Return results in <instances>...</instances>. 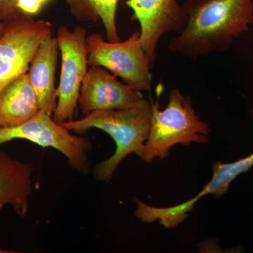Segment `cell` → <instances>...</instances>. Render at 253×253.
<instances>
[{
    "label": "cell",
    "mask_w": 253,
    "mask_h": 253,
    "mask_svg": "<svg viewBox=\"0 0 253 253\" xmlns=\"http://www.w3.org/2000/svg\"><path fill=\"white\" fill-rule=\"evenodd\" d=\"M4 23V33L0 38V91L28 72L42 42L52 33L51 23L33 16H21Z\"/></svg>",
    "instance_id": "52a82bcc"
},
{
    "label": "cell",
    "mask_w": 253,
    "mask_h": 253,
    "mask_svg": "<svg viewBox=\"0 0 253 253\" xmlns=\"http://www.w3.org/2000/svg\"><path fill=\"white\" fill-rule=\"evenodd\" d=\"M151 103L144 98L127 109L94 111L81 119L61 125L78 134L96 128L111 136L116 143V151L93 169L95 179L106 181L113 177L120 163L126 156L135 153L140 157L143 154L151 130Z\"/></svg>",
    "instance_id": "7a4b0ae2"
},
{
    "label": "cell",
    "mask_w": 253,
    "mask_h": 253,
    "mask_svg": "<svg viewBox=\"0 0 253 253\" xmlns=\"http://www.w3.org/2000/svg\"><path fill=\"white\" fill-rule=\"evenodd\" d=\"M126 4L132 10L133 19L140 24L141 44L153 67L161 37L184 29L187 20L185 10L176 0H126Z\"/></svg>",
    "instance_id": "9c48e42d"
},
{
    "label": "cell",
    "mask_w": 253,
    "mask_h": 253,
    "mask_svg": "<svg viewBox=\"0 0 253 253\" xmlns=\"http://www.w3.org/2000/svg\"><path fill=\"white\" fill-rule=\"evenodd\" d=\"M56 38L62 63L53 118L61 124L74 120L82 84L89 68L87 36L84 28L70 31L61 26Z\"/></svg>",
    "instance_id": "8992f818"
},
{
    "label": "cell",
    "mask_w": 253,
    "mask_h": 253,
    "mask_svg": "<svg viewBox=\"0 0 253 253\" xmlns=\"http://www.w3.org/2000/svg\"><path fill=\"white\" fill-rule=\"evenodd\" d=\"M121 1L124 0H65L78 21L93 23L101 21L107 41L110 42L121 41L116 26V12Z\"/></svg>",
    "instance_id": "5bb4252c"
},
{
    "label": "cell",
    "mask_w": 253,
    "mask_h": 253,
    "mask_svg": "<svg viewBox=\"0 0 253 253\" xmlns=\"http://www.w3.org/2000/svg\"><path fill=\"white\" fill-rule=\"evenodd\" d=\"M14 139H26L42 147L57 150L67 158L75 170L83 174L90 172L91 141L74 135L43 111H40L35 117L20 126L0 127V145Z\"/></svg>",
    "instance_id": "5b68a950"
},
{
    "label": "cell",
    "mask_w": 253,
    "mask_h": 253,
    "mask_svg": "<svg viewBox=\"0 0 253 253\" xmlns=\"http://www.w3.org/2000/svg\"><path fill=\"white\" fill-rule=\"evenodd\" d=\"M59 45L52 33L42 42L30 65L28 76L38 96L40 111L52 116L57 94L55 86V75L59 56Z\"/></svg>",
    "instance_id": "8fae6325"
},
{
    "label": "cell",
    "mask_w": 253,
    "mask_h": 253,
    "mask_svg": "<svg viewBox=\"0 0 253 253\" xmlns=\"http://www.w3.org/2000/svg\"><path fill=\"white\" fill-rule=\"evenodd\" d=\"M39 112L38 96L28 73L15 78L0 91V127L20 126Z\"/></svg>",
    "instance_id": "4fadbf2b"
},
{
    "label": "cell",
    "mask_w": 253,
    "mask_h": 253,
    "mask_svg": "<svg viewBox=\"0 0 253 253\" xmlns=\"http://www.w3.org/2000/svg\"><path fill=\"white\" fill-rule=\"evenodd\" d=\"M253 167V154L230 163L215 162L213 164L212 179L195 197L182 204L168 208H156L136 199L138 204L135 216L142 222L159 221L166 228H174L186 220L195 204L206 195L220 198L229 190L232 181L243 173L249 172Z\"/></svg>",
    "instance_id": "ba28073f"
},
{
    "label": "cell",
    "mask_w": 253,
    "mask_h": 253,
    "mask_svg": "<svg viewBox=\"0 0 253 253\" xmlns=\"http://www.w3.org/2000/svg\"><path fill=\"white\" fill-rule=\"evenodd\" d=\"M5 31V23L0 21V38L4 35Z\"/></svg>",
    "instance_id": "2e32d148"
},
{
    "label": "cell",
    "mask_w": 253,
    "mask_h": 253,
    "mask_svg": "<svg viewBox=\"0 0 253 253\" xmlns=\"http://www.w3.org/2000/svg\"><path fill=\"white\" fill-rule=\"evenodd\" d=\"M151 130L140 156L145 162H152L156 158L164 159L176 144L209 142V125L196 114L189 96H184L178 89H173L164 109H160L158 101L154 103L151 100Z\"/></svg>",
    "instance_id": "3957f363"
},
{
    "label": "cell",
    "mask_w": 253,
    "mask_h": 253,
    "mask_svg": "<svg viewBox=\"0 0 253 253\" xmlns=\"http://www.w3.org/2000/svg\"><path fill=\"white\" fill-rule=\"evenodd\" d=\"M51 0H0V21L7 22L21 16H34Z\"/></svg>",
    "instance_id": "9a60e30c"
},
{
    "label": "cell",
    "mask_w": 253,
    "mask_h": 253,
    "mask_svg": "<svg viewBox=\"0 0 253 253\" xmlns=\"http://www.w3.org/2000/svg\"><path fill=\"white\" fill-rule=\"evenodd\" d=\"M144 98L141 91L118 81L107 70L90 66L83 80L78 103L86 116L96 111L127 109Z\"/></svg>",
    "instance_id": "30bf717a"
},
{
    "label": "cell",
    "mask_w": 253,
    "mask_h": 253,
    "mask_svg": "<svg viewBox=\"0 0 253 253\" xmlns=\"http://www.w3.org/2000/svg\"><path fill=\"white\" fill-rule=\"evenodd\" d=\"M33 165L12 159L0 151V211L6 205L19 217L27 214L33 191L31 176ZM11 253L0 249V253Z\"/></svg>",
    "instance_id": "7c38bea8"
},
{
    "label": "cell",
    "mask_w": 253,
    "mask_h": 253,
    "mask_svg": "<svg viewBox=\"0 0 253 253\" xmlns=\"http://www.w3.org/2000/svg\"><path fill=\"white\" fill-rule=\"evenodd\" d=\"M187 20L169 49L185 56L223 52L253 22V0H186Z\"/></svg>",
    "instance_id": "6da1fadb"
},
{
    "label": "cell",
    "mask_w": 253,
    "mask_h": 253,
    "mask_svg": "<svg viewBox=\"0 0 253 253\" xmlns=\"http://www.w3.org/2000/svg\"><path fill=\"white\" fill-rule=\"evenodd\" d=\"M86 42L89 66L104 68L139 90L151 89L152 67L141 44L139 32H134L123 42L106 41L99 34L87 36Z\"/></svg>",
    "instance_id": "277c9868"
}]
</instances>
